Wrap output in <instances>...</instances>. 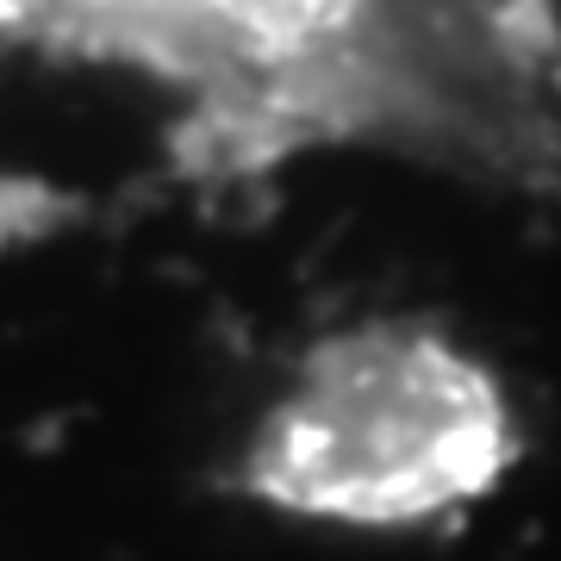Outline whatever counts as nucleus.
<instances>
[{
	"mask_svg": "<svg viewBox=\"0 0 561 561\" xmlns=\"http://www.w3.org/2000/svg\"><path fill=\"white\" fill-rule=\"evenodd\" d=\"M512 449L486 362L424 324H356L306 350L262 412L250 486L294 518L412 530L493 493Z\"/></svg>",
	"mask_w": 561,
	"mask_h": 561,
	"instance_id": "obj_1",
	"label": "nucleus"
}]
</instances>
